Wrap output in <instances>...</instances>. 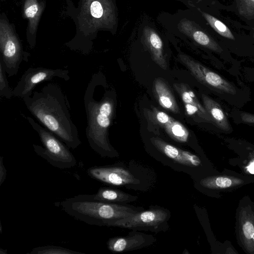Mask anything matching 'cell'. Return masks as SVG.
<instances>
[{
    "instance_id": "6da1fadb",
    "label": "cell",
    "mask_w": 254,
    "mask_h": 254,
    "mask_svg": "<svg viewBox=\"0 0 254 254\" xmlns=\"http://www.w3.org/2000/svg\"><path fill=\"white\" fill-rule=\"evenodd\" d=\"M23 100L31 114L68 147L74 149L81 144L68 101L58 84L49 83Z\"/></svg>"
},
{
    "instance_id": "7a4b0ae2",
    "label": "cell",
    "mask_w": 254,
    "mask_h": 254,
    "mask_svg": "<svg viewBox=\"0 0 254 254\" xmlns=\"http://www.w3.org/2000/svg\"><path fill=\"white\" fill-rule=\"evenodd\" d=\"M65 12L74 22L75 34L65 46L73 51L88 55L93 41L101 31H112L117 24L113 0H66Z\"/></svg>"
},
{
    "instance_id": "3957f363",
    "label": "cell",
    "mask_w": 254,
    "mask_h": 254,
    "mask_svg": "<svg viewBox=\"0 0 254 254\" xmlns=\"http://www.w3.org/2000/svg\"><path fill=\"white\" fill-rule=\"evenodd\" d=\"M102 83L100 74L95 73L85 91V134L91 148L101 156L115 157L118 156V153L108 138L109 129L114 115L115 102L109 93H101Z\"/></svg>"
},
{
    "instance_id": "277c9868",
    "label": "cell",
    "mask_w": 254,
    "mask_h": 254,
    "mask_svg": "<svg viewBox=\"0 0 254 254\" xmlns=\"http://www.w3.org/2000/svg\"><path fill=\"white\" fill-rule=\"evenodd\" d=\"M56 205L77 220L99 226H106L144 210L142 207L103 202L95 199L93 194H79Z\"/></svg>"
},
{
    "instance_id": "5b68a950",
    "label": "cell",
    "mask_w": 254,
    "mask_h": 254,
    "mask_svg": "<svg viewBox=\"0 0 254 254\" xmlns=\"http://www.w3.org/2000/svg\"><path fill=\"white\" fill-rule=\"evenodd\" d=\"M178 58L198 82L220 99L236 108L243 107L247 102L249 97L247 96L246 89L239 88L231 81L185 54L180 53Z\"/></svg>"
},
{
    "instance_id": "8992f818",
    "label": "cell",
    "mask_w": 254,
    "mask_h": 254,
    "mask_svg": "<svg viewBox=\"0 0 254 254\" xmlns=\"http://www.w3.org/2000/svg\"><path fill=\"white\" fill-rule=\"evenodd\" d=\"M26 119L38 133L44 146L33 144L36 153L54 167L64 169L74 167L76 160L67 146L62 143L53 132L43 127L30 117Z\"/></svg>"
},
{
    "instance_id": "52a82bcc",
    "label": "cell",
    "mask_w": 254,
    "mask_h": 254,
    "mask_svg": "<svg viewBox=\"0 0 254 254\" xmlns=\"http://www.w3.org/2000/svg\"><path fill=\"white\" fill-rule=\"evenodd\" d=\"M0 58L9 77L17 74L23 61H28L29 54L23 51L15 26L4 12L0 15Z\"/></svg>"
},
{
    "instance_id": "ba28073f",
    "label": "cell",
    "mask_w": 254,
    "mask_h": 254,
    "mask_svg": "<svg viewBox=\"0 0 254 254\" xmlns=\"http://www.w3.org/2000/svg\"><path fill=\"white\" fill-rule=\"evenodd\" d=\"M170 217V212L167 209L153 206L127 218L109 223L106 226L158 233L165 231L169 228Z\"/></svg>"
},
{
    "instance_id": "9c48e42d",
    "label": "cell",
    "mask_w": 254,
    "mask_h": 254,
    "mask_svg": "<svg viewBox=\"0 0 254 254\" xmlns=\"http://www.w3.org/2000/svg\"><path fill=\"white\" fill-rule=\"evenodd\" d=\"M56 77L67 81L70 79L68 70L43 67H29L23 73L13 89V96L22 99L29 96L37 84Z\"/></svg>"
},
{
    "instance_id": "30bf717a",
    "label": "cell",
    "mask_w": 254,
    "mask_h": 254,
    "mask_svg": "<svg viewBox=\"0 0 254 254\" xmlns=\"http://www.w3.org/2000/svg\"><path fill=\"white\" fill-rule=\"evenodd\" d=\"M87 172L91 178L112 186H122L140 183L129 171L117 166H93L89 168Z\"/></svg>"
},
{
    "instance_id": "8fae6325",
    "label": "cell",
    "mask_w": 254,
    "mask_h": 254,
    "mask_svg": "<svg viewBox=\"0 0 254 254\" xmlns=\"http://www.w3.org/2000/svg\"><path fill=\"white\" fill-rule=\"evenodd\" d=\"M46 5V0H22V15L27 21V42L31 49L36 44L38 26Z\"/></svg>"
},
{
    "instance_id": "7c38bea8",
    "label": "cell",
    "mask_w": 254,
    "mask_h": 254,
    "mask_svg": "<svg viewBox=\"0 0 254 254\" xmlns=\"http://www.w3.org/2000/svg\"><path fill=\"white\" fill-rule=\"evenodd\" d=\"M150 141L159 151L178 166L190 170L201 165L200 158L189 151L176 147L158 137L151 138Z\"/></svg>"
},
{
    "instance_id": "4fadbf2b",
    "label": "cell",
    "mask_w": 254,
    "mask_h": 254,
    "mask_svg": "<svg viewBox=\"0 0 254 254\" xmlns=\"http://www.w3.org/2000/svg\"><path fill=\"white\" fill-rule=\"evenodd\" d=\"M156 241V238L152 235L133 230L126 236L110 238L107 245L111 252L122 253L149 246Z\"/></svg>"
},
{
    "instance_id": "5bb4252c",
    "label": "cell",
    "mask_w": 254,
    "mask_h": 254,
    "mask_svg": "<svg viewBox=\"0 0 254 254\" xmlns=\"http://www.w3.org/2000/svg\"><path fill=\"white\" fill-rule=\"evenodd\" d=\"M237 220L239 239L243 248L254 254V210L250 204L240 206Z\"/></svg>"
},
{
    "instance_id": "9a60e30c",
    "label": "cell",
    "mask_w": 254,
    "mask_h": 254,
    "mask_svg": "<svg viewBox=\"0 0 254 254\" xmlns=\"http://www.w3.org/2000/svg\"><path fill=\"white\" fill-rule=\"evenodd\" d=\"M149 117L151 120L163 127L168 135L174 140L182 143L188 141L189 132L178 121L154 107L149 112Z\"/></svg>"
},
{
    "instance_id": "2e32d148",
    "label": "cell",
    "mask_w": 254,
    "mask_h": 254,
    "mask_svg": "<svg viewBox=\"0 0 254 254\" xmlns=\"http://www.w3.org/2000/svg\"><path fill=\"white\" fill-rule=\"evenodd\" d=\"M173 87L182 99L189 115L194 116L203 122L212 123L204 106L200 104L194 92L188 85L183 83H175L173 84Z\"/></svg>"
},
{
    "instance_id": "e0dca14e",
    "label": "cell",
    "mask_w": 254,
    "mask_h": 254,
    "mask_svg": "<svg viewBox=\"0 0 254 254\" xmlns=\"http://www.w3.org/2000/svg\"><path fill=\"white\" fill-rule=\"evenodd\" d=\"M179 28L199 45L217 53L221 54L223 52L222 48L213 39L197 27L193 22L183 20L180 23Z\"/></svg>"
},
{
    "instance_id": "ac0fdd59",
    "label": "cell",
    "mask_w": 254,
    "mask_h": 254,
    "mask_svg": "<svg viewBox=\"0 0 254 254\" xmlns=\"http://www.w3.org/2000/svg\"><path fill=\"white\" fill-rule=\"evenodd\" d=\"M203 106L210 116L212 123L219 129L226 132L233 131L226 114L221 106L213 99L202 93Z\"/></svg>"
},
{
    "instance_id": "d6986e66",
    "label": "cell",
    "mask_w": 254,
    "mask_h": 254,
    "mask_svg": "<svg viewBox=\"0 0 254 254\" xmlns=\"http://www.w3.org/2000/svg\"><path fill=\"white\" fill-rule=\"evenodd\" d=\"M143 36L153 61L161 68L166 69L167 64L163 54V42L159 35L152 28L145 27Z\"/></svg>"
},
{
    "instance_id": "ffe728a7",
    "label": "cell",
    "mask_w": 254,
    "mask_h": 254,
    "mask_svg": "<svg viewBox=\"0 0 254 254\" xmlns=\"http://www.w3.org/2000/svg\"><path fill=\"white\" fill-rule=\"evenodd\" d=\"M152 90L159 105L167 111L179 114L180 110L174 96L167 83L162 79L154 81Z\"/></svg>"
},
{
    "instance_id": "44dd1931",
    "label": "cell",
    "mask_w": 254,
    "mask_h": 254,
    "mask_svg": "<svg viewBox=\"0 0 254 254\" xmlns=\"http://www.w3.org/2000/svg\"><path fill=\"white\" fill-rule=\"evenodd\" d=\"M93 197L98 200L111 203H127L136 200L138 197L120 190L109 188H101L93 194Z\"/></svg>"
},
{
    "instance_id": "7402d4cb",
    "label": "cell",
    "mask_w": 254,
    "mask_h": 254,
    "mask_svg": "<svg viewBox=\"0 0 254 254\" xmlns=\"http://www.w3.org/2000/svg\"><path fill=\"white\" fill-rule=\"evenodd\" d=\"M243 183V181L239 178L225 176H216L202 179L200 180L199 184L205 188L221 189L235 187Z\"/></svg>"
},
{
    "instance_id": "603a6c76",
    "label": "cell",
    "mask_w": 254,
    "mask_h": 254,
    "mask_svg": "<svg viewBox=\"0 0 254 254\" xmlns=\"http://www.w3.org/2000/svg\"><path fill=\"white\" fill-rule=\"evenodd\" d=\"M211 27L221 36L231 40H234L235 37L229 28L220 20L213 16L204 12H201Z\"/></svg>"
},
{
    "instance_id": "cb8c5ba5",
    "label": "cell",
    "mask_w": 254,
    "mask_h": 254,
    "mask_svg": "<svg viewBox=\"0 0 254 254\" xmlns=\"http://www.w3.org/2000/svg\"><path fill=\"white\" fill-rule=\"evenodd\" d=\"M29 254H83L64 247L57 246H45L34 248Z\"/></svg>"
},
{
    "instance_id": "d4e9b609",
    "label": "cell",
    "mask_w": 254,
    "mask_h": 254,
    "mask_svg": "<svg viewBox=\"0 0 254 254\" xmlns=\"http://www.w3.org/2000/svg\"><path fill=\"white\" fill-rule=\"evenodd\" d=\"M6 74L3 62L0 58V96L6 99H11L13 97V89L9 85Z\"/></svg>"
},
{
    "instance_id": "484cf974",
    "label": "cell",
    "mask_w": 254,
    "mask_h": 254,
    "mask_svg": "<svg viewBox=\"0 0 254 254\" xmlns=\"http://www.w3.org/2000/svg\"><path fill=\"white\" fill-rule=\"evenodd\" d=\"M232 118L238 123H244L254 126V114L243 111L234 110L232 112Z\"/></svg>"
},
{
    "instance_id": "4316f807",
    "label": "cell",
    "mask_w": 254,
    "mask_h": 254,
    "mask_svg": "<svg viewBox=\"0 0 254 254\" xmlns=\"http://www.w3.org/2000/svg\"><path fill=\"white\" fill-rule=\"evenodd\" d=\"M239 8L242 15L248 16L254 15V0H240Z\"/></svg>"
},
{
    "instance_id": "83f0119b",
    "label": "cell",
    "mask_w": 254,
    "mask_h": 254,
    "mask_svg": "<svg viewBox=\"0 0 254 254\" xmlns=\"http://www.w3.org/2000/svg\"><path fill=\"white\" fill-rule=\"evenodd\" d=\"M6 170L3 163V157H0V186L4 182L6 179Z\"/></svg>"
},
{
    "instance_id": "f1b7e54d",
    "label": "cell",
    "mask_w": 254,
    "mask_h": 254,
    "mask_svg": "<svg viewBox=\"0 0 254 254\" xmlns=\"http://www.w3.org/2000/svg\"><path fill=\"white\" fill-rule=\"evenodd\" d=\"M245 73L248 80L254 82V67L247 68L245 69Z\"/></svg>"
},
{
    "instance_id": "f546056e",
    "label": "cell",
    "mask_w": 254,
    "mask_h": 254,
    "mask_svg": "<svg viewBox=\"0 0 254 254\" xmlns=\"http://www.w3.org/2000/svg\"><path fill=\"white\" fill-rule=\"evenodd\" d=\"M0 254H7V250H4L3 251V250L0 249Z\"/></svg>"
},
{
    "instance_id": "4dcf8cb0",
    "label": "cell",
    "mask_w": 254,
    "mask_h": 254,
    "mask_svg": "<svg viewBox=\"0 0 254 254\" xmlns=\"http://www.w3.org/2000/svg\"><path fill=\"white\" fill-rule=\"evenodd\" d=\"M0 233H2V229H1V223H0Z\"/></svg>"
},
{
    "instance_id": "1f68e13d",
    "label": "cell",
    "mask_w": 254,
    "mask_h": 254,
    "mask_svg": "<svg viewBox=\"0 0 254 254\" xmlns=\"http://www.w3.org/2000/svg\"></svg>"
}]
</instances>
